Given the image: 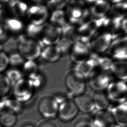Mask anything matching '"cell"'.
Listing matches in <instances>:
<instances>
[{
  "mask_svg": "<svg viewBox=\"0 0 127 127\" xmlns=\"http://www.w3.org/2000/svg\"><path fill=\"white\" fill-rule=\"evenodd\" d=\"M92 53L89 43L79 41L72 44L69 55L71 60L77 64L90 58Z\"/></svg>",
  "mask_w": 127,
  "mask_h": 127,
  "instance_id": "13",
  "label": "cell"
},
{
  "mask_svg": "<svg viewBox=\"0 0 127 127\" xmlns=\"http://www.w3.org/2000/svg\"><path fill=\"white\" fill-rule=\"evenodd\" d=\"M62 54L57 44L45 46L42 48L40 57L46 62L53 63L58 61Z\"/></svg>",
  "mask_w": 127,
  "mask_h": 127,
  "instance_id": "18",
  "label": "cell"
},
{
  "mask_svg": "<svg viewBox=\"0 0 127 127\" xmlns=\"http://www.w3.org/2000/svg\"><path fill=\"white\" fill-rule=\"evenodd\" d=\"M111 7L109 12L123 18L127 17V2L124 0L110 1Z\"/></svg>",
  "mask_w": 127,
  "mask_h": 127,
  "instance_id": "30",
  "label": "cell"
},
{
  "mask_svg": "<svg viewBox=\"0 0 127 127\" xmlns=\"http://www.w3.org/2000/svg\"><path fill=\"white\" fill-rule=\"evenodd\" d=\"M9 10L13 16L22 18L26 17L29 5L25 2L20 0H13L7 3Z\"/></svg>",
  "mask_w": 127,
  "mask_h": 127,
  "instance_id": "23",
  "label": "cell"
},
{
  "mask_svg": "<svg viewBox=\"0 0 127 127\" xmlns=\"http://www.w3.org/2000/svg\"><path fill=\"white\" fill-rule=\"evenodd\" d=\"M20 127H37L35 125L30 122H25L21 125Z\"/></svg>",
  "mask_w": 127,
  "mask_h": 127,
  "instance_id": "44",
  "label": "cell"
},
{
  "mask_svg": "<svg viewBox=\"0 0 127 127\" xmlns=\"http://www.w3.org/2000/svg\"><path fill=\"white\" fill-rule=\"evenodd\" d=\"M112 79L109 71L103 70L96 66L88 76L87 81L91 89L96 92L106 90Z\"/></svg>",
  "mask_w": 127,
  "mask_h": 127,
  "instance_id": "4",
  "label": "cell"
},
{
  "mask_svg": "<svg viewBox=\"0 0 127 127\" xmlns=\"http://www.w3.org/2000/svg\"><path fill=\"white\" fill-rule=\"evenodd\" d=\"M120 28L123 31L127 33V17L122 19L121 23Z\"/></svg>",
  "mask_w": 127,
  "mask_h": 127,
  "instance_id": "43",
  "label": "cell"
},
{
  "mask_svg": "<svg viewBox=\"0 0 127 127\" xmlns=\"http://www.w3.org/2000/svg\"><path fill=\"white\" fill-rule=\"evenodd\" d=\"M34 90L31 81L24 77L13 85L12 96L20 102L25 104L33 98Z\"/></svg>",
  "mask_w": 127,
  "mask_h": 127,
  "instance_id": "5",
  "label": "cell"
},
{
  "mask_svg": "<svg viewBox=\"0 0 127 127\" xmlns=\"http://www.w3.org/2000/svg\"><path fill=\"white\" fill-rule=\"evenodd\" d=\"M28 79H29L31 81L35 89L40 87L42 86L44 82V79L43 76L39 73L35 76Z\"/></svg>",
  "mask_w": 127,
  "mask_h": 127,
  "instance_id": "41",
  "label": "cell"
},
{
  "mask_svg": "<svg viewBox=\"0 0 127 127\" xmlns=\"http://www.w3.org/2000/svg\"><path fill=\"white\" fill-rule=\"evenodd\" d=\"M78 27L79 41L88 43H90L92 38L95 33L86 24L79 25Z\"/></svg>",
  "mask_w": 127,
  "mask_h": 127,
  "instance_id": "33",
  "label": "cell"
},
{
  "mask_svg": "<svg viewBox=\"0 0 127 127\" xmlns=\"http://www.w3.org/2000/svg\"><path fill=\"white\" fill-rule=\"evenodd\" d=\"M0 127H2L1 126H0Z\"/></svg>",
  "mask_w": 127,
  "mask_h": 127,
  "instance_id": "48",
  "label": "cell"
},
{
  "mask_svg": "<svg viewBox=\"0 0 127 127\" xmlns=\"http://www.w3.org/2000/svg\"><path fill=\"white\" fill-rule=\"evenodd\" d=\"M1 99L3 108L11 110L18 115L24 112L25 109L24 104L20 102L13 96H7Z\"/></svg>",
  "mask_w": 127,
  "mask_h": 127,
  "instance_id": "27",
  "label": "cell"
},
{
  "mask_svg": "<svg viewBox=\"0 0 127 127\" xmlns=\"http://www.w3.org/2000/svg\"><path fill=\"white\" fill-rule=\"evenodd\" d=\"M37 127H57V125L51 120H46L41 122Z\"/></svg>",
  "mask_w": 127,
  "mask_h": 127,
  "instance_id": "42",
  "label": "cell"
},
{
  "mask_svg": "<svg viewBox=\"0 0 127 127\" xmlns=\"http://www.w3.org/2000/svg\"><path fill=\"white\" fill-rule=\"evenodd\" d=\"M62 36L73 44L79 41V27L77 24H68L62 28Z\"/></svg>",
  "mask_w": 127,
  "mask_h": 127,
  "instance_id": "25",
  "label": "cell"
},
{
  "mask_svg": "<svg viewBox=\"0 0 127 127\" xmlns=\"http://www.w3.org/2000/svg\"><path fill=\"white\" fill-rule=\"evenodd\" d=\"M10 66L9 55L5 51L0 50V73H3Z\"/></svg>",
  "mask_w": 127,
  "mask_h": 127,
  "instance_id": "37",
  "label": "cell"
},
{
  "mask_svg": "<svg viewBox=\"0 0 127 127\" xmlns=\"http://www.w3.org/2000/svg\"><path fill=\"white\" fill-rule=\"evenodd\" d=\"M126 81L112 79L106 89L107 94L112 104L127 102Z\"/></svg>",
  "mask_w": 127,
  "mask_h": 127,
  "instance_id": "8",
  "label": "cell"
},
{
  "mask_svg": "<svg viewBox=\"0 0 127 127\" xmlns=\"http://www.w3.org/2000/svg\"><path fill=\"white\" fill-rule=\"evenodd\" d=\"M69 0H48L46 5L50 12L55 10H64Z\"/></svg>",
  "mask_w": 127,
  "mask_h": 127,
  "instance_id": "35",
  "label": "cell"
},
{
  "mask_svg": "<svg viewBox=\"0 0 127 127\" xmlns=\"http://www.w3.org/2000/svg\"><path fill=\"white\" fill-rule=\"evenodd\" d=\"M95 109L106 110L109 108L112 103L108 98L106 90L94 92L93 95Z\"/></svg>",
  "mask_w": 127,
  "mask_h": 127,
  "instance_id": "21",
  "label": "cell"
},
{
  "mask_svg": "<svg viewBox=\"0 0 127 127\" xmlns=\"http://www.w3.org/2000/svg\"><path fill=\"white\" fill-rule=\"evenodd\" d=\"M79 112L73 98L68 97L59 103L57 118L62 122H70L77 117Z\"/></svg>",
  "mask_w": 127,
  "mask_h": 127,
  "instance_id": "10",
  "label": "cell"
},
{
  "mask_svg": "<svg viewBox=\"0 0 127 127\" xmlns=\"http://www.w3.org/2000/svg\"><path fill=\"white\" fill-rule=\"evenodd\" d=\"M12 84L4 73H0V99L9 96L11 92Z\"/></svg>",
  "mask_w": 127,
  "mask_h": 127,
  "instance_id": "32",
  "label": "cell"
},
{
  "mask_svg": "<svg viewBox=\"0 0 127 127\" xmlns=\"http://www.w3.org/2000/svg\"><path fill=\"white\" fill-rule=\"evenodd\" d=\"M4 7H3V3L0 2V16L3 14Z\"/></svg>",
  "mask_w": 127,
  "mask_h": 127,
  "instance_id": "45",
  "label": "cell"
},
{
  "mask_svg": "<svg viewBox=\"0 0 127 127\" xmlns=\"http://www.w3.org/2000/svg\"><path fill=\"white\" fill-rule=\"evenodd\" d=\"M123 18L109 12L104 19L102 28L112 33L119 29Z\"/></svg>",
  "mask_w": 127,
  "mask_h": 127,
  "instance_id": "24",
  "label": "cell"
},
{
  "mask_svg": "<svg viewBox=\"0 0 127 127\" xmlns=\"http://www.w3.org/2000/svg\"><path fill=\"white\" fill-rule=\"evenodd\" d=\"M74 127H95L91 117L81 116L77 119L74 124Z\"/></svg>",
  "mask_w": 127,
  "mask_h": 127,
  "instance_id": "38",
  "label": "cell"
},
{
  "mask_svg": "<svg viewBox=\"0 0 127 127\" xmlns=\"http://www.w3.org/2000/svg\"><path fill=\"white\" fill-rule=\"evenodd\" d=\"M64 83L68 94L73 98L86 92L87 79L80 72L72 69L65 74Z\"/></svg>",
  "mask_w": 127,
  "mask_h": 127,
  "instance_id": "1",
  "label": "cell"
},
{
  "mask_svg": "<svg viewBox=\"0 0 127 127\" xmlns=\"http://www.w3.org/2000/svg\"><path fill=\"white\" fill-rule=\"evenodd\" d=\"M3 24L10 34H19L25 31L26 24L22 19L11 16L5 18Z\"/></svg>",
  "mask_w": 127,
  "mask_h": 127,
  "instance_id": "20",
  "label": "cell"
},
{
  "mask_svg": "<svg viewBox=\"0 0 127 127\" xmlns=\"http://www.w3.org/2000/svg\"><path fill=\"white\" fill-rule=\"evenodd\" d=\"M29 6L26 17L28 23L36 26H40L48 21L50 11L43 1H34Z\"/></svg>",
  "mask_w": 127,
  "mask_h": 127,
  "instance_id": "3",
  "label": "cell"
},
{
  "mask_svg": "<svg viewBox=\"0 0 127 127\" xmlns=\"http://www.w3.org/2000/svg\"><path fill=\"white\" fill-rule=\"evenodd\" d=\"M48 22L61 29L69 24L64 10L50 12Z\"/></svg>",
  "mask_w": 127,
  "mask_h": 127,
  "instance_id": "26",
  "label": "cell"
},
{
  "mask_svg": "<svg viewBox=\"0 0 127 127\" xmlns=\"http://www.w3.org/2000/svg\"><path fill=\"white\" fill-rule=\"evenodd\" d=\"M5 74L12 83V86L24 77L21 70L18 68L13 67L10 69H7Z\"/></svg>",
  "mask_w": 127,
  "mask_h": 127,
  "instance_id": "34",
  "label": "cell"
},
{
  "mask_svg": "<svg viewBox=\"0 0 127 127\" xmlns=\"http://www.w3.org/2000/svg\"><path fill=\"white\" fill-rule=\"evenodd\" d=\"M57 45L61 50L63 56L69 54L72 44L62 36Z\"/></svg>",
  "mask_w": 127,
  "mask_h": 127,
  "instance_id": "39",
  "label": "cell"
},
{
  "mask_svg": "<svg viewBox=\"0 0 127 127\" xmlns=\"http://www.w3.org/2000/svg\"><path fill=\"white\" fill-rule=\"evenodd\" d=\"M108 109L112 114L116 125L126 127L127 102L112 104Z\"/></svg>",
  "mask_w": 127,
  "mask_h": 127,
  "instance_id": "15",
  "label": "cell"
},
{
  "mask_svg": "<svg viewBox=\"0 0 127 127\" xmlns=\"http://www.w3.org/2000/svg\"><path fill=\"white\" fill-rule=\"evenodd\" d=\"M86 9V7L84 1L69 0L64 10L69 24L77 25Z\"/></svg>",
  "mask_w": 127,
  "mask_h": 127,
  "instance_id": "11",
  "label": "cell"
},
{
  "mask_svg": "<svg viewBox=\"0 0 127 127\" xmlns=\"http://www.w3.org/2000/svg\"><path fill=\"white\" fill-rule=\"evenodd\" d=\"M18 115L11 110L3 108L0 112V126L14 127L17 124Z\"/></svg>",
  "mask_w": 127,
  "mask_h": 127,
  "instance_id": "22",
  "label": "cell"
},
{
  "mask_svg": "<svg viewBox=\"0 0 127 127\" xmlns=\"http://www.w3.org/2000/svg\"><path fill=\"white\" fill-rule=\"evenodd\" d=\"M9 57L10 66H11L13 68L18 69V67H22L25 61L18 52L12 53L9 55Z\"/></svg>",
  "mask_w": 127,
  "mask_h": 127,
  "instance_id": "36",
  "label": "cell"
},
{
  "mask_svg": "<svg viewBox=\"0 0 127 127\" xmlns=\"http://www.w3.org/2000/svg\"><path fill=\"white\" fill-rule=\"evenodd\" d=\"M73 98L79 111L89 113L95 110L93 95L89 93L85 92Z\"/></svg>",
  "mask_w": 127,
  "mask_h": 127,
  "instance_id": "17",
  "label": "cell"
},
{
  "mask_svg": "<svg viewBox=\"0 0 127 127\" xmlns=\"http://www.w3.org/2000/svg\"><path fill=\"white\" fill-rule=\"evenodd\" d=\"M59 103L53 95L42 96L38 102L37 109L40 115L46 120H52L57 117Z\"/></svg>",
  "mask_w": 127,
  "mask_h": 127,
  "instance_id": "7",
  "label": "cell"
},
{
  "mask_svg": "<svg viewBox=\"0 0 127 127\" xmlns=\"http://www.w3.org/2000/svg\"><path fill=\"white\" fill-rule=\"evenodd\" d=\"M10 35L3 23L0 24V43L7 42L10 37Z\"/></svg>",
  "mask_w": 127,
  "mask_h": 127,
  "instance_id": "40",
  "label": "cell"
},
{
  "mask_svg": "<svg viewBox=\"0 0 127 127\" xmlns=\"http://www.w3.org/2000/svg\"><path fill=\"white\" fill-rule=\"evenodd\" d=\"M107 53L113 60H127V34L112 40Z\"/></svg>",
  "mask_w": 127,
  "mask_h": 127,
  "instance_id": "12",
  "label": "cell"
},
{
  "mask_svg": "<svg viewBox=\"0 0 127 127\" xmlns=\"http://www.w3.org/2000/svg\"><path fill=\"white\" fill-rule=\"evenodd\" d=\"M96 66L95 60L92 57H91L84 62L76 64L74 69L80 72L87 79L89 74Z\"/></svg>",
  "mask_w": 127,
  "mask_h": 127,
  "instance_id": "29",
  "label": "cell"
},
{
  "mask_svg": "<svg viewBox=\"0 0 127 127\" xmlns=\"http://www.w3.org/2000/svg\"><path fill=\"white\" fill-rule=\"evenodd\" d=\"M112 40L111 33L101 28L95 33L89 44L93 53H104L107 51Z\"/></svg>",
  "mask_w": 127,
  "mask_h": 127,
  "instance_id": "9",
  "label": "cell"
},
{
  "mask_svg": "<svg viewBox=\"0 0 127 127\" xmlns=\"http://www.w3.org/2000/svg\"><path fill=\"white\" fill-rule=\"evenodd\" d=\"M3 108V104H2V101L1 99H0V112Z\"/></svg>",
  "mask_w": 127,
  "mask_h": 127,
  "instance_id": "46",
  "label": "cell"
},
{
  "mask_svg": "<svg viewBox=\"0 0 127 127\" xmlns=\"http://www.w3.org/2000/svg\"><path fill=\"white\" fill-rule=\"evenodd\" d=\"M113 127H126L125 126H119V125H115V126H114Z\"/></svg>",
  "mask_w": 127,
  "mask_h": 127,
  "instance_id": "47",
  "label": "cell"
},
{
  "mask_svg": "<svg viewBox=\"0 0 127 127\" xmlns=\"http://www.w3.org/2000/svg\"><path fill=\"white\" fill-rule=\"evenodd\" d=\"M21 70L24 77L30 78L39 73L38 65L35 60H26L23 64Z\"/></svg>",
  "mask_w": 127,
  "mask_h": 127,
  "instance_id": "31",
  "label": "cell"
},
{
  "mask_svg": "<svg viewBox=\"0 0 127 127\" xmlns=\"http://www.w3.org/2000/svg\"><path fill=\"white\" fill-rule=\"evenodd\" d=\"M42 48L37 40L26 35L20 36L17 41V52L25 60H35L39 58Z\"/></svg>",
  "mask_w": 127,
  "mask_h": 127,
  "instance_id": "2",
  "label": "cell"
},
{
  "mask_svg": "<svg viewBox=\"0 0 127 127\" xmlns=\"http://www.w3.org/2000/svg\"><path fill=\"white\" fill-rule=\"evenodd\" d=\"M109 72L115 79L126 81L127 79V60H113L110 66Z\"/></svg>",
  "mask_w": 127,
  "mask_h": 127,
  "instance_id": "19",
  "label": "cell"
},
{
  "mask_svg": "<svg viewBox=\"0 0 127 127\" xmlns=\"http://www.w3.org/2000/svg\"><path fill=\"white\" fill-rule=\"evenodd\" d=\"M62 37V29L48 21L40 27L38 41L42 47L57 44Z\"/></svg>",
  "mask_w": 127,
  "mask_h": 127,
  "instance_id": "6",
  "label": "cell"
},
{
  "mask_svg": "<svg viewBox=\"0 0 127 127\" xmlns=\"http://www.w3.org/2000/svg\"><path fill=\"white\" fill-rule=\"evenodd\" d=\"M91 57L95 60L97 66L105 70H109L110 66L113 60L107 52L102 53H93Z\"/></svg>",
  "mask_w": 127,
  "mask_h": 127,
  "instance_id": "28",
  "label": "cell"
},
{
  "mask_svg": "<svg viewBox=\"0 0 127 127\" xmlns=\"http://www.w3.org/2000/svg\"><path fill=\"white\" fill-rule=\"evenodd\" d=\"M91 118L95 127H113L116 125L108 109L96 110Z\"/></svg>",
  "mask_w": 127,
  "mask_h": 127,
  "instance_id": "16",
  "label": "cell"
},
{
  "mask_svg": "<svg viewBox=\"0 0 127 127\" xmlns=\"http://www.w3.org/2000/svg\"><path fill=\"white\" fill-rule=\"evenodd\" d=\"M84 1L86 8L94 17H105L110 11L111 7L110 1L86 0Z\"/></svg>",
  "mask_w": 127,
  "mask_h": 127,
  "instance_id": "14",
  "label": "cell"
}]
</instances>
